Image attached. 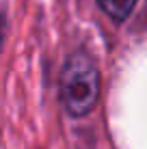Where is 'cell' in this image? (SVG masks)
Returning a JSON list of instances; mask_svg holds the SVG:
<instances>
[{"label":"cell","instance_id":"cell-1","mask_svg":"<svg viewBox=\"0 0 147 149\" xmlns=\"http://www.w3.org/2000/svg\"><path fill=\"white\" fill-rule=\"evenodd\" d=\"M100 97V69L84 50L69 54L61 69V102L72 117H84Z\"/></svg>","mask_w":147,"mask_h":149},{"label":"cell","instance_id":"cell-3","mask_svg":"<svg viewBox=\"0 0 147 149\" xmlns=\"http://www.w3.org/2000/svg\"><path fill=\"white\" fill-rule=\"evenodd\" d=\"M4 33H7V17L0 13V50H2V43H4Z\"/></svg>","mask_w":147,"mask_h":149},{"label":"cell","instance_id":"cell-2","mask_svg":"<svg viewBox=\"0 0 147 149\" xmlns=\"http://www.w3.org/2000/svg\"><path fill=\"white\" fill-rule=\"evenodd\" d=\"M98 2L108 17H113L115 22H123L130 17L136 0H98Z\"/></svg>","mask_w":147,"mask_h":149}]
</instances>
